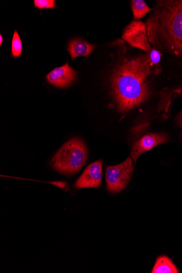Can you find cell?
<instances>
[{"label": "cell", "instance_id": "6da1fadb", "mask_svg": "<svg viewBox=\"0 0 182 273\" xmlns=\"http://www.w3.org/2000/svg\"><path fill=\"white\" fill-rule=\"evenodd\" d=\"M153 66L147 54L124 60L115 69L111 77L112 93L120 112L132 110L150 98L148 78Z\"/></svg>", "mask_w": 182, "mask_h": 273}, {"label": "cell", "instance_id": "7a4b0ae2", "mask_svg": "<svg viewBox=\"0 0 182 273\" xmlns=\"http://www.w3.org/2000/svg\"><path fill=\"white\" fill-rule=\"evenodd\" d=\"M149 41L182 57V1L159 2L147 23Z\"/></svg>", "mask_w": 182, "mask_h": 273}, {"label": "cell", "instance_id": "3957f363", "mask_svg": "<svg viewBox=\"0 0 182 273\" xmlns=\"http://www.w3.org/2000/svg\"><path fill=\"white\" fill-rule=\"evenodd\" d=\"M87 158V148L81 139L72 138L63 145L53 157V168L62 174L77 173L85 164Z\"/></svg>", "mask_w": 182, "mask_h": 273}, {"label": "cell", "instance_id": "277c9868", "mask_svg": "<svg viewBox=\"0 0 182 273\" xmlns=\"http://www.w3.org/2000/svg\"><path fill=\"white\" fill-rule=\"evenodd\" d=\"M133 170L134 166L131 157L120 164L107 166L105 176L108 191L116 193L122 191L128 185Z\"/></svg>", "mask_w": 182, "mask_h": 273}, {"label": "cell", "instance_id": "5b68a950", "mask_svg": "<svg viewBox=\"0 0 182 273\" xmlns=\"http://www.w3.org/2000/svg\"><path fill=\"white\" fill-rule=\"evenodd\" d=\"M147 30L145 24L139 21H134L124 29L122 38L132 47L150 53L152 49L149 42Z\"/></svg>", "mask_w": 182, "mask_h": 273}, {"label": "cell", "instance_id": "8992f818", "mask_svg": "<svg viewBox=\"0 0 182 273\" xmlns=\"http://www.w3.org/2000/svg\"><path fill=\"white\" fill-rule=\"evenodd\" d=\"M102 160L89 165L76 182L75 187L78 189L99 188L102 182Z\"/></svg>", "mask_w": 182, "mask_h": 273}, {"label": "cell", "instance_id": "52a82bcc", "mask_svg": "<svg viewBox=\"0 0 182 273\" xmlns=\"http://www.w3.org/2000/svg\"><path fill=\"white\" fill-rule=\"evenodd\" d=\"M167 141L168 136L163 133H150L142 136L133 145L131 151L132 159L136 163L141 154L166 143Z\"/></svg>", "mask_w": 182, "mask_h": 273}, {"label": "cell", "instance_id": "ba28073f", "mask_svg": "<svg viewBox=\"0 0 182 273\" xmlns=\"http://www.w3.org/2000/svg\"><path fill=\"white\" fill-rule=\"evenodd\" d=\"M77 76V73L76 70L67 63L64 66L52 70L47 75V79L51 85L63 89L74 83Z\"/></svg>", "mask_w": 182, "mask_h": 273}, {"label": "cell", "instance_id": "9c48e42d", "mask_svg": "<svg viewBox=\"0 0 182 273\" xmlns=\"http://www.w3.org/2000/svg\"><path fill=\"white\" fill-rule=\"evenodd\" d=\"M97 47L84 40L76 38L70 41L67 50L74 60L78 56L87 58Z\"/></svg>", "mask_w": 182, "mask_h": 273}, {"label": "cell", "instance_id": "30bf717a", "mask_svg": "<svg viewBox=\"0 0 182 273\" xmlns=\"http://www.w3.org/2000/svg\"><path fill=\"white\" fill-rule=\"evenodd\" d=\"M152 273H178L174 263L167 256L159 257L154 265Z\"/></svg>", "mask_w": 182, "mask_h": 273}, {"label": "cell", "instance_id": "8fae6325", "mask_svg": "<svg viewBox=\"0 0 182 273\" xmlns=\"http://www.w3.org/2000/svg\"><path fill=\"white\" fill-rule=\"evenodd\" d=\"M131 7L135 21L141 19L153 10L149 7L143 0H133L131 2Z\"/></svg>", "mask_w": 182, "mask_h": 273}, {"label": "cell", "instance_id": "7c38bea8", "mask_svg": "<svg viewBox=\"0 0 182 273\" xmlns=\"http://www.w3.org/2000/svg\"><path fill=\"white\" fill-rule=\"evenodd\" d=\"M23 49L22 42L17 31H15L12 42V56L19 57L22 54Z\"/></svg>", "mask_w": 182, "mask_h": 273}, {"label": "cell", "instance_id": "4fadbf2b", "mask_svg": "<svg viewBox=\"0 0 182 273\" xmlns=\"http://www.w3.org/2000/svg\"><path fill=\"white\" fill-rule=\"evenodd\" d=\"M34 5L35 8L40 9H53L56 7V2L54 0H34Z\"/></svg>", "mask_w": 182, "mask_h": 273}, {"label": "cell", "instance_id": "5bb4252c", "mask_svg": "<svg viewBox=\"0 0 182 273\" xmlns=\"http://www.w3.org/2000/svg\"><path fill=\"white\" fill-rule=\"evenodd\" d=\"M149 56L153 65H157L159 63L161 60V56L159 51L155 49L152 50L150 52Z\"/></svg>", "mask_w": 182, "mask_h": 273}, {"label": "cell", "instance_id": "9a60e30c", "mask_svg": "<svg viewBox=\"0 0 182 273\" xmlns=\"http://www.w3.org/2000/svg\"><path fill=\"white\" fill-rule=\"evenodd\" d=\"M51 184L54 185L61 189H64L67 186V183L66 182H60V181H54L50 183Z\"/></svg>", "mask_w": 182, "mask_h": 273}, {"label": "cell", "instance_id": "2e32d148", "mask_svg": "<svg viewBox=\"0 0 182 273\" xmlns=\"http://www.w3.org/2000/svg\"><path fill=\"white\" fill-rule=\"evenodd\" d=\"M177 120L182 129V111L178 114Z\"/></svg>", "mask_w": 182, "mask_h": 273}, {"label": "cell", "instance_id": "e0dca14e", "mask_svg": "<svg viewBox=\"0 0 182 273\" xmlns=\"http://www.w3.org/2000/svg\"><path fill=\"white\" fill-rule=\"evenodd\" d=\"M3 42V38L2 35H0V45H2Z\"/></svg>", "mask_w": 182, "mask_h": 273}]
</instances>
